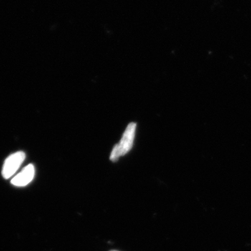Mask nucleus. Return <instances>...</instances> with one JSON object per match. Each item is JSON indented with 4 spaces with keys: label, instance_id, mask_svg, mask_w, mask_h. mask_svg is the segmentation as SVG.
Returning a JSON list of instances; mask_svg holds the SVG:
<instances>
[{
    "label": "nucleus",
    "instance_id": "obj_1",
    "mask_svg": "<svg viewBox=\"0 0 251 251\" xmlns=\"http://www.w3.org/2000/svg\"><path fill=\"white\" fill-rule=\"evenodd\" d=\"M135 128L136 124L133 122L127 126L120 143L115 145L112 150L110 158L112 161H117L120 156H124L131 150L134 140Z\"/></svg>",
    "mask_w": 251,
    "mask_h": 251
},
{
    "label": "nucleus",
    "instance_id": "obj_2",
    "mask_svg": "<svg viewBox=\"0 0 251 251\" xmlns=\"http://www.w3.org/2000/svg\"><path fill=\"white\" fill-rule=\"evenodd\" d=\"M25 158V154L23 151H18L6 158L2 169V176L5 179H9L18 171Z\"/></svg>",
    "mask_w": 251,
    "mask_h": 251
},
{
    "label": "nucleus",
    "instance_id": "obj_3",
    "mask_svg": "<svg viewBox=\"0 0 251 251\" xmlns=\"http://www.w3.org/2000/svg\"><path fill=\"white\" fill-rule=\"evenodd\" d=\"M35 175V169L32 164L26 166L19 174L11 180V184L16 186H25L32 181Z\"/></svg>",
    "mask_w": 251,
    "mask_h": 251
},
{
    "label": "nucleus",
    "instance_id": "obj_4",
    "mask_svg": "<svg viewBox=\"0 0 251 251\" xmlns=\"http://www.w3.org/2000/svg\"><path fill=\"white\" fill-rule=\"evenodd\" d=\"M118 251L112 250V251Z\"/></svg>",
    "mask_w": 251,
    "mask_h": 251
}]
</instances>
